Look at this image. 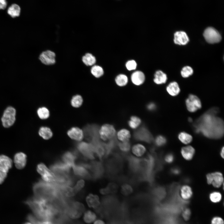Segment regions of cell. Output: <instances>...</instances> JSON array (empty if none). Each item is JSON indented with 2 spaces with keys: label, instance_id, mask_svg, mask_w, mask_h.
<instances>
[{
  "label": "cell",
  "instance_id": "11",
  "mask_svg": "<svg viewBox=\"0 0 224 224\" xmlns=\"http://www.w3.org/2000/svg\"><path fill=\"white\" fill-rule=\"evenodd\" d=\"M207 182L209 184H212L216 188L220 187L223 182L222 174L219 172L209 173L206 175Z\"/></svg>",
  "mask_w": 224,
  "mask_h": 224
},
{
  "label": "cell",
  "instance_id": "6",
  "mask_svg": "<svg viewBox=\"0 0 224 224\" xmlns=\"http://www.w3.org/2000/svg\"><path fill=\"white\" fill-rule=\"evenodd\" d=\"M77 151L79 152L85 159H93L94 158L93 148L91 143L82 142L77 145Z\"/></svg>",
  "mask_w": 224,
  "mask_h": 224
},
{
  "label": "cell",
  "instance_id": "33",
  "mask_svg": "<svg viewBox=\"0 0 224 224\" xmlns=\"http://www.w3.org/2000/svg\"><path fill=\"white\" fill-rule=\"evenodd\" d=\"M91 73L92 75L96 78H99L104 74V70L103 68L98 65H94L91 68Z\"/></svg>",
  "mask_w": 224,
  "mask_h": 224
},
{
  "label": "cell",
  "instance_id": "36",
  "mask_svg": "<svg viewBox=\"0 0 224 224\" xmlns=\"http://www.w3.org/2000/svg\"><path fill=\"white\" fill-rule=\"evenodd\" d=\"M37 113L39 117L42 119H47L50 115L49 110L44 107L39 108L37 110Z\"/></svg>",
  "mask_w": 224,
  "mask_h": 224
},
{
  "label": "cell",
  "instance_id": "43",
  "mask_svg": "<svg viewBox=\"0 0 224 224\" xmlns=\"http://www.w3.org/2000/svg\"><path fill=\"white\" fill-rule=\"evenodd\" d=\"M125 65L127 69L130 71L134 70L136 68L137 64L135 60H132L127 61Z\"/></svg>",
  "mask_w": 224,
  "mask_h": 224
},
{
  "label": "cell",
  "instance_id": "1",
  "mask_svg": "<svg viewBox=\"0 0 224 224\" xmlns=\"http://www.w3.org/2000/svg\"><path fill=\"white\" fill-rule=\"evenodd\" d=\"M219 112L218 108L213 107L201 115L194 123L195 132L210 138H222L224 134V122L217 116Z\"/></svg>",
  "mask_w": 224,
  "mask_h": 224
},
{
  "label": "cell",
  "instance_id": "24",
  "mask_svg": "<svg viewBox=\"0 0 224 224\" xmlns=\"http://www.w3.org/2000/svg\"><path fill=\"white\" fill-rule=\"evenodd\" d=\"M82 60L83 64L86 66L94 65L96 62V59L92 54L86 53L82 58Z\"/></svg>",
  "mask_w": 224,
  "mask_h": 224
},
{
  "label": "cell",
  "instance_id": "55",
  "mask_svg": "<svg viewBox=\"0 0 224 224\" xmlns=\"http://www.w3.org/2000/svg\"><path fill=\"white\" fill-rule=\"evenodd\" d=\"M24 224H32L31 222H27Z\"/></svg>",
  "mask_w": 224,
  "mask_h": 224
},
{
  "label": "cell",
  "instance_id": "26",
  "mask_svg": "<svg viewBox=\"0 0 224 224\" xmlns=\"http://www.w3.org/2000/svg\"><path fill=\"white\" fill-rule=\"evenodd\" d=\"M167 80L166 75L161 70L157 71L154 75V82L157 84H161L166 82Z\"/></svg>",
  "mask_w": 224,
  "mask_h": 224
},
{
  "label": "cell",
  "instance_id": "3",
  "mask_svg": "<svg viewBox=\"0 0 224 224\" xmlns=\"http://www.w3.org/2000/svg\"><path fill=\"white\" fill-rule=\"evenodd\" d=\"M99 138L107 143L115 138L116 132L112 125L105 124L102 125L98 131Z\"/></svg>",
  "mask_w": 224,
  "mask_h": 224
},
{
  "label": "cell",
  "instance_id": "16",
  "mask_svg": "<svg viewBox=\"0 0 224 224\" xmlns=\"http://www.w3.org/2000/svg\"><path fill=\"white\" fill-rule=\"evenodd\" d=\"M67 134L70 138L78 141H81L84 137L83 131L77 127L72 128L68 131Z\"/></svg>",
  "mask_w": 224,
  "mask_h": 224
},
{
  "label": "cell",
  "instance_id": "17",
  "mask_svg": "<svg viewBox=\"0 0 224 224\" xmlns=\"http://www.w3.org/2000/svg\"><path fill=\"white\" fill-rule=\"evenodd\" d=\"M174 36V42L176 44L184 45L189 41L188 36L184 31H177L175 33Z\"/></svg>",
  "mask_w": 224,
  "mask_h": 224
},
{
  "label": "cell",
  "instance_id": "34",
  "mask_svg": "<svg viewBox=\"0 0 224 224\" xmlns=\"http://www.w3.org/2000/svg\"><path fill=\"white\" fill-rule=\"evenodd\" d=\"M141 123V119L138 117L133 116L130 118L128 122V125L132 129L136 128L139 126Z\"/></svg>",
  "mask_w": 224,
  "mask_h": 224
},
{
  "label": "cell",
  "instance_id": "32",
  "mask_svg": "<svg viewBox=\"0 0 224 224\" xmlns=\"http://www.w3.org/2000/svg\"><path fill=\"white\" fill-rule=\"evenodd\" d=\"M96 219L97 216L96 214L90 210L86 212L83 217L84 221L88 224L93 222Z\"/></svg>",
  "mask_w": 224,
  "mask_h": 224
},
{
  "label": "cell",
  "instance_id": "44",
  "mask_svg": "<svg viewBox=\"0 0 224 224\" xmlns=\"http://www.w3.org/2000/svg\"><path fill=\"white\" fill-rule=\"evenodd\" d=\"M84 181L82 180H81L77 181L76 184L73 188L76 194L82 189L84 186Z\"/></svg>",
  "mask_w": 224,
  "mask_h": 224
},
{
  "label": "cell",
  "instance_id": "18",
  "mask_svg": "<svg viewBox=\"0 0 224 224\" xmlns=\"http://www.w3.org/2000/svg\"><path fill=\"white\" fill-rule=\"evenodd\" d=\"M12 161L7 156L0 155V169L7 173L12 166Z\"/></svg>",
  "mask_w": 224,
  "mask_h": 224
},
{
  "label": "cell",
  "instance_id": "39",
  "mask_svg": "<svg viewBox=\"0 0 224 224\" xmlns=\"http://www.w3.org/2000/svg\"><path fill=\"white\" fill-rule=\"evenodd\" d=\"M210 200L212 203H216L220 202L222 198L221 193L218 191H213L211 192L209 195Z\"/></svg>",
  "mask_w": 224,
  "mask_h": 224
},
{
  "label": "cell",
  "instance_id": "4",
  "mask_svg": "<svg viewBox=\"0 0 224 224\" xmlns=\"http://www.w3.org/2000/svg\"><path fill=\"white\" fill-rule=\"evenodd\" d=\"M73 173L77 177L86 179H91V173L88 168V164L81 162L73 166Z\"/></svg>",
  "mask_w": 224,
  "mask_h": 224
},
{
  "label": "cell",
  "instance_id": "2",
  "mask_svg": "<svg viewBox=\"0 0 224 224\" xmlns=\"http://www.w3.org/2000/svg\"><path fill=\"white\" fill-rule=\"evenodd\" d=\"M34 196L51 200L60 193L58 188L53 183L40 180L33 186Z\"/></svg>",
  "mask_w": 224,
  "mask_h": 224
},
{
  "label": "cell",
  "instance_id": "13",
  "mask_svg": "<svg viewBox=\"0 0 224 224\" xmlns=\"http://www.w3.org/2000/svg\"><path fill=\"white\" fill-rule=\"evenodd\" d=\"M134 135L136 139L147 142H151L153 139L151 133L144 127L140 128L135 132Z\"/></svg>",
  "mask_w": 224,
  "mask_h": 224
},
{
  "label": "cell",
  "instance_id": "10",
  "mask_svg": "<svg viewBox=\"0 0 224 224\" xmlns=\"http://www.w3.org/2000/svg\"><path fill=\"white\" fill-rule=\"evenodd\" d=\"M55 53L50 50L43 51L40 55L39 58L44 65L50 66L54 65L56 62Z\"/></svg>",
  "mask_w": 224,
  "mask_h": 224
},
{
  "label": "cell",
  "instance_id": "46",
  "mask_svg": "<svg viewBox=\"0 0 224 224\" xmlns=\"http://www.w3.org/2000/svg\"><path fill=\"white\" fill-rule=\"evenodd\" d=\"M211 224H224L223 219L221 217L215 216L211 220Z\"/></svg>",
  "mask_w": 224,
  "mask_h": 224
},
{
  "label": "cell",
  "instance_id": "35",
  "mask_svg": "<svg viewBox=\"0 0 224 224\" xmlns=\"http://www.w3.org/2000/svg\"><path fill=\"white\" fill-rule=\"evenodd\" d=\"M116 84L120 86H123L126 85L128 82V78L125 75L120 74L118 75L115 78Z\"/></svg>",
  "mask_w": 224,
  "mask_h": 224
},
{
  "label": "cell",
  "instance_id": "54",
  "mask_svg": "<svg viewBox=\"0 0 224 224\" xmlns=\"http://www.w3.org/2000/svg\"><path fill=\"white\" fill-rule=\"evenodd\" d=\"M188 120H189V122H190L192 121V118H189L188 119Z\"/></svg>",
  "mask_w": 224,
  "mask_h": 224
},
{
  "label": "cell",
  "instance_id": "14",
  "mask_svg": "<svg viewBox=\"0 0 224 224\" xmlns=\"http://www.w3.org/2000/svg\"><path fill=\"white\" fill-rule=\"evenodd\" d=\"M79 155V153L76 150L67 151L63 154L61 157L63 162L71 167L75 165V161Z\"/></svg>",
  "mask_w": 224,
  "mask_h": 224
},
{
  "label": "cell",
  "instance_id": "27",
  "mask_svg": "<svg viewBox=\"0 0 224 224\" xmlns=\"http://www.w3.org/2000/svg\"><path fill=\"white\" fill-rule=\"evenodd\" d=\"M117 139L121 142L129 141L131 137L130 132L126 129L119 130L117 133Z\"/></svg>",
  "mask_w": 224,
  "mask_h": 224
},
{
  "label": "cell",
  "instance_id": "21",
  "mask_svg": "<svg viewBox=\"0 0 224 224\" xmlns=\"http://www.w3.org/2000/svg\"><path fill=\"white\" fill-rule=\"evenodd\" d=\"M86 201L88 206L91 208H96L100 205L99 198L96 195L89 194L86 198Z\"/></svg>",
  "mask_w": 224,
  "mask_h": 224
},
{
  "label": "cell",
  "instance_id": "20",
  "mask_svg": "<svg viewBox=\"0 0 224 224\" xmlns=\"http://www.w3.org/2000/svg\"><path fill=\"white\" fill-rule=\"evenodd\" d=\"M131 78V80L134 84L136 86H139L144 82L145 76L142 72L138 71L132 74Z\"/></svg>",
  "mask_w": 224,
  "mask_h": 224
},
{
  "label": "cell",
  "instance_id": "49",
  "mask_svg": "<svg viewBox=\"0 0 224 224\" xmlns=\"http://www.w3.org/2000/svg\"><path fill=\"white\" fill-rule=\"evenodd\" d=\"M147 109L148 110L152 111L154 110L156 108V105L153 102H150L147 105Z\"/></svg>",
  "mask_w": 224,
  "mask_h": 224
},
{
  "label": "cell",
  "instance_id": "12",
  "mask_svg": "<svg viewBox=\"0 0 224 224\" xmlns=\"http://www.w3.org/2000/svg\"><path fill=\"white\" fill-rule=\"evenodd\" d=\"M71 167L62 161H57L50 166L51 171L54 175L70 173Z\"/></svg>",
  "mask_w": 224,
  "mask_h": 224
},
{
  "label": "cell",
  "instance_id": "31",
  "mask_svg": "<svg viewBox=\"0 0 224 224\" xmlns=\"http://www.w3.org/2000/svg\"><path fill=\"white\" fill-rule=\"evenodd\" d=\"M178 138L181 142L186 144L190 143L193 139L191 135L184 132L179 133Z\"/></svg>",
  "mask_w": 224,
  "mask_h": 224
},
{
  "label": "cell",
  "instance_id": "19",
  "mask_svg": "<svg viewBox=\"0 0 224 224\" xmlns=\"http://www.w3.org/2000/svg\"><path fill=\"white\" fill-rule=\"evenodd\" d=\"M180 152L184 159L189 161L193 158L195 154V150L193 147L189 145L182 147Z\"/></svg>",
  "mask_w": 224,
  "mask_h": 224
},
{
  "label": "cell",
  "instance_id": "42",
  "mask_svg": "<svg viewBox=\"0 0 224 224\" xmlns=\"http://www.w3.org/2000/svg\"><path fill=\"white\" fill-rule=\"evenodd\" d=\"M121 191L123 194L125 195H128L132 192L133 189L130 184H125L122 186Z\"/></svg>",
  "mask_w": 224,
  "mask_h": 224
},
{
  "label": "cell",
  "instance_id": "28",
  "mask_svg": "<svg viewBox=\"0 0 224 224\" xmlns=\"http://www.w3.org/2000/svg\"><path fill=\"white\" fill-rule=\"evenodd\" d=\"M39 135L44 139H49L53 136V133L51 129L47 127H41L39 131Z\"/></svg>",
  "mask_w": 224,
  "mask_h": 224
},
{
  "label": "cell",
  "instance_id": "7",
  "mask_svg": "<svg viewBox=\"0 0 224 224\" xmlns=\"http://www.w3.org/2000/svg\"><path fill=\"white\" fill-rule=\"evenodd\" d=\"M203 35L206 40L210 44L218 43L221 40L220 33L212 27L207 28L204 32Z\"/></svg>",
  "mask_w": 224,
  "mask_h": 224
},
{
  "label": "cell",
  "instance_id": "23",
  "mask_svg": "<svg viewBox=\"0 0 224 224\" xmlns=\"http://www.w3.org/2000/svg\"><path fill=\"white\" fill-rule=\"evenodd\" d=\"M180 196L184 200H188L192 197L193 191L190 187L187 185L182 186L180 189Z\"/></svg>",
  "mask_w": 224,
  "mask_h": 224
},
{
  "label": "cell",
  "instance_id": "9",
  "mask_svg": "<svg viewBox=\"0 0 224 224\" xmlns=\"http://www.w3.org/2000/svg\"><path fill=\"white\" fill-rule=\"evenodd\" d=\"M36 169L44 181L49 183L54 182L55 179L54 175L44 164L40 163L38 164Z\"/></svg>",
  "mask_w": 224,
  "mask_h": 224
},
{
  "label": "cell",
  "instance_id": "29",
  "mask_svg": "<svg viewBox=\"0 0 224 224\" xmlns=\"http://www.w3.org/2000/svg\"><path fill=\"white\" fill-rule=\"evenodd\" d=\"M21 8L18 5L16 4H12L7 10V13L12 17L18 16L20 13Z\"/></svg>",
  "mask_w": 224,
  "mask_h": 224
},
{
  "label": "cell",
  "instance_id": "52",
  "mask_svg": "<svg viewBox=\"0 0 224 224\" xmlns=\"http://www.w3.org/2000/svg\"><path fill=\"white\" fill-rule=\"evenodd\" d=\"M93 224H106L103 220L101 219H96L94 222Z\"/></svg>",
  "mask_w": 224,
  "mask_h": 224
},
{
  "label": "cell",
  "instance_id": "30",
  "mask_svg": "<svg viewBox=\"0 0 224 224\" xmlns=\"http://www.w3.org/2000/svg\"><path fill=\"white\" fill-rule=\"evenodd\" d=\"M62 195L65 197H70L76 194L73 188L70 186H64L58 188Z\"/></svg>",
  "mask_w": 224,
  "mask_h": 224
},
{
  "label": "cell",
  "instance_id": "40",
  "mask_svg": "<svg viewBox=\"0 0 224 224\" xmlns=\"http://www.w3.org/2000/svg\"><path fill=\"white\" fill-rule=\"evenodd\" d=\"M166 138L161 135L157 136L154 140L155 144L157 147H161L164 146L166 144Z\"/></svg>",
  "mask_w": 224,
  "mask_h": 224
},
{
  "label": "cell",
  "instance_id": "25",
  "mask_svg": "<svg viewBox=\"0 0 224 224\" xmlns=\"http://www.w3.org/2000/svg\"><path fill=\"white\" fill-rule=\"evenodd\" d=\"M168 94L172 96H175L179 94L180 89L177 83L175 82H170L166 88Z\"/></svg>",
  "mask_w": 224,
  "mask_h": 224
},
{
  "label": "cell",
  "instance_id": "41",
  "mask_svg": "<svg viewBox=\"0 0 224 224\" xmlns=\"http://www.w3.org/2000/svg\"><path fill=\"white\" fill-rule=\"evenodd\" d=\"M193 72V69L189 66H186L183 68L181 72L182 77L187 78L191 75Z\"/></svg>",
  "mask_w": 224,
  "mask_h": 224
},
{
  "label": "cell",
  "instance_id": "38",
  "mask_svg": "<svg viewBox=\"0 0 224 224\" xmlns=\"http://www.w3.org/2000/svg\"><path fill=\"white\" fill-rule=\"evenodd\" d=\"M83 99L81 96L76 95L73 96L71 101V105L74 107H80L83 103Z\"/></svg>",
  "mask_w": 224,
  "mask_h": 224
},
{
  "label": "cell",
  "instance_id": "45",
  "mask_svg": "<svg viewBox=\"0 0 224 224\" xmlns=\"http://www.w3.org/2000/svg\"><path fill=\"white\" fill-rule=\"evenodd\" d=\"M191 212L189 209L186 208L184 209L182 213V216L185 221L188 220L190 217Z\"/></svg>",
  "mask_w": 224,
  "mask_h": 224
},
{
  "label": "cell",
  "instance_id": "51",
  "mask_svg": "<svg viewBox=\"0 0 224 224\" xmlns=\"http://www.w3.org/2000/svg\"><path fill=\"white\" fill-rule=\"evenodd\" d=\"M7 5L6 0H0V9H4L7 7Z\"/></svg>",
  "mask_w": 224,
  "mask_h": 224
},
{
  "label": "cell",
  "instance_id": "8",
  "mask_svg": "<svg viewBox=\"0 0 224 224\" xmlns=\"http://www.w3.org/2000/svg\"><path fill=\"white\" fill-rule=\"evenodd\" d=\"M185 102L187 110L191 112H196L202 107L201 102L199 98L193 94L189 95Z\"/></svg>",
  "mask_w": 224,
  "mask_h": 224
},
{
  "label": "cell",
  "instance_id": "15",
  "mask_svg": "<svg viewBox=\"0 0 224 224\" xmlns=\"http://www.w3.org/2000/svg\"><path fill=\"white\" fill-rule=\"evenodd\" d=\"M27 156L22 152L16 153L14 157V162L16 167L18 169H22L25 166L26 163Z\"/></svg>",
  "mask_w": 224,
  "mask_h": 224
},
{
  "label": "cell",
  "instance_id": "37",
  "mask_svg": "<svg viewBox=\"0 0 224 224\" xmlns=\"http://www.w3.org/2000/svg\"><path fill=\"white\" fill-rule=\"evenodd\" d=\"M118 147L119 150L124 153L128 152L131 148L129 141L120 142L118 144Z\"/></svg>",
  "mask_w": 224,
  "mask_h": 224
},
{
  "label": "cell",
  "instance_id": "53",
  "mask_svg": "<svg viewBox=\"0 0 224 224\" xmlns=\"http://www.w3.org/2000/svg\"><path fill=\"white\" fill-rule=\"evenodd\" d=\"M224 147H223L222 148L220 153L221 157L223 158H224Z\"/></svg>",
  "mask_w": 224,
  "mask_h": 224
},
{
  "label": "cell",
  "instance_id": "50",
  "mask_svg": "<svg viewBox=\"0 0 224 224\" xmlns=\"http://www.w3.org/2000/svg\"><path fill=\"white\" fill-rule=\"evenodd\" d=\"M170 172L172 174L175 175H177L180 174L181 172V170L179 168L174 167L171 169Z\"/></svg>",
  "mask_w": 224,
  "mask_h": 224
},
{
  "label": "cell",
  "instance_id": "47",
  "mask_svg": "<svg viewBox=\"0 0 224 224\" xmlns=\"http://www.w3.org/2000/svg\"><path fill=\"white\" fill-rule=\"evenodd\" d=\"M175 159L174 155L172 153H169L166 154L164 157V161L166 163L170 164L172 163Z\"/></svg>",
  "mask_w": 224,
  "mask_h": 224
},
{
  "label": "cell",
  "instance_id": "5",
  "mask_svg": "<svg viewBox=\"0 0 224 224\" xmlns=\"http://www.w3.org/2000/svg\"><path fill=\"white\" fill-rule=\"evenodd\" d=\"M16 110L12 107H8L6 109L1 118L4 127L9 128L14 124L16 119Z\"/></svg>",
  "mask_w": 224,
  "mask_h": 224
},
{
  "label": "cell",
  "instance_id": "22",
  "mask_svg": "<svg viewBox=\"0 0 224 224\" xmlns=\"http://www.w3.org/2000/svg\"><path fill=\"white\" fill-rule=\"evenodd\" d=\"M132 153L138 157L143 156L146 152V148L142 144L139 143L134 145L132 148Z\"/></svg>",
  "mask_w": 224,
  "mask_h": 224
},
{
  "label": "cell",
  "instance_id": "48",
  "mask_svg": "<svg viewBox=\"0 0 224 224\" xmlns=\"http://www.w3.org/2000/svg\"><path fill=\"white\" fill-rule=\"evenodd\" d=\"M7 176V172L0 169V184L4 181Z\"/></svg>",
  "mask_w": 224,
  "mask_h": 224
}]
</instances>
